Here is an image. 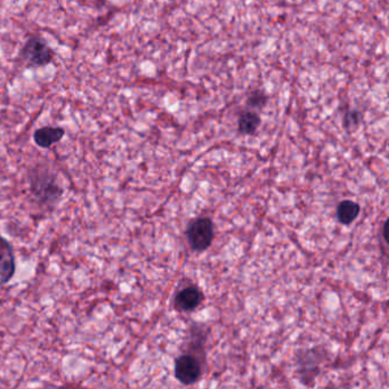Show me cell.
<instances>
[{"label": "cell", "mask_w": 389, "mask_h": 389, "mask_svg": "<svg viewBox=\"0 0 389 389\" xmlns=\"http://www.w3.org/2000/svg\"><path fill=\"white\" fill-rule=\"evenodd\" d=\"M21 57L29 67H45L53 61L54 53L39 37H31L21 50Z\"/></svg>", "instance_id": "cell-1"}, {"label": "cell", "mask_w": 389, "mask_h": 389, "mask_svg": "<svg viewBox=\"0 0 389 389\" xmlns=\"http://www.w3.org/2000/svg\"><path fill=\"white\" fill-rule=\"evenodd\" d=\"M190 246L195 251H204L214 240V224L209 218H199L192 221L186 230Z\"/></svg>", "instance_id": "cell-2"}, {"label": "cell", "mask_w": 389, "mask_h": 389, "mask_svg": "<svg viewBox=\"0 0 389 389\" xmlns=\"http://www.w3.org/2000/svg\"><path fill=\"white\" fill-rule=\"evenodd\" d=\"M201 366L194 356L182 355L175 362V377L184 385H193L201 378Z\"/></svg>", "instance_id": "cell-3"}, {"label": "cell", "mask_w": 389, "mask_h": 389, "mask_svg": "<svg viewBox=\"0 0 389 389\" xmlns=\"http://www.w3.org/2000/svg\"><path fill=\"white\" fill-rule=\"evenodd\" d=\"M31 190L37 198L44 202H55L62 195V190L48 175H35L31 178Z\"/></svg>", "instance_id": "cell-4"}, {"label": "cell", "mask_w": 389, "mask_h": 389, "mask_svg": "<svg viewBox=\"0 0 389 389\" xmlns=\"http://www.w3.org/2000/svg\"><path fill=\"white\" fill-rule=\"evenodd\" d=\"M204 294L198 287L190 285L180 290L175 298V307L180 312H192L204 302Z\"/></svg>", "instance_id": "cell-5"}, {"label": "cell", "mask_w": 389, "mask_h": 389, "mask_svg": "<svg viewBox=\"0 0 389 389\" xmlns=\"http://www.w3.org/2000/svg\"><path fill=\"white\" fill-rule=\"evenodd\" d=\"M15 274V257L12 247L0 238V285H5Z\"/></svg>", "instance_id": "cell-6"}, {"label": "cell", "mask_w": 389, "mask_h": 389, "mask_svg": "<svg viewBox=\"0 0 389 389\" xmlns=\"http://www.w3.org/2000/svg\"><path fill=\"white\" fill-rule=\"evenodd\" d=\"M65 131L61 127H41L35 131L33 140L35 144L43 148H50L63 138Z\"/></svg>", "instance_id": "cell-7"}, {"label": "cell", "mask_w": 389, "mask_h": 389, "mask_svg": "<svg viewBox=\"0 0 389 389\" xmlns=\"http://www.w3.org/2000/svg\"><path fill=\"white\" fill-rule=\"evenodd\" d=\"M361 208L351 200L341 201L337 207V218L344 225H349L360 215Z\"/></svg>", "instance_id": "cell-8"}, {"label": "cell", "mask_w": 389, "mask_h": 389, "mask_svg": "<svg viewBox=\"0 0 389 389\" xmlns=\"http://www.w3.org/2000/svg\"><path fill=\"white\" fill-rule=\"evenodd\" d=\"M261 116L253 111L242 112L239 118V131L243 135L255 134L259 126H261Z\"/></svg>", "instance_id": "cell-9"}, {"label": "cell", "mask_w": 389, "mask_h": 389, "mask_svg": "<svg viewBox=\"0 0 389 389\" xmlns=\"http://www.w3.org/2000/svg\"><path fill=\"white\" fill-rule=\"evenodd\" d=\"M268 103V96L261 90H255L250 94L247 99V105L251 109H262Z\"/></svg>", "instance_id": "cell-10"}, {"label": "cell", "mask_w": 389, "mask_h": 389, "mask_svg": "<svg viewBox=\"0 0 389 389\" xmlns=\"http://www.w3.org/2000/svg\"><path fill=\"white\" fill-rule=\"evenodd\" d=\"M345 127L353 128L356 127L361 122V114L356 110H349L345 116Z\"/></svg>", "instance_id": "cell-11"}, {"label": "cell", "mask_w": 389, "mask_h": 389, "mask_svg": "<svg viewBox=\"0 0 389 389\" xmlns=\"http://www.w3.org/2000/svg\"><path fill=\"white\" fill-rule=\"evenodd\" d=\"M387 227H388V223H385V225H383V238H385V241H388V240H387Z\"/></svg>", "instance_id": "cell-12"}]
</instances>
